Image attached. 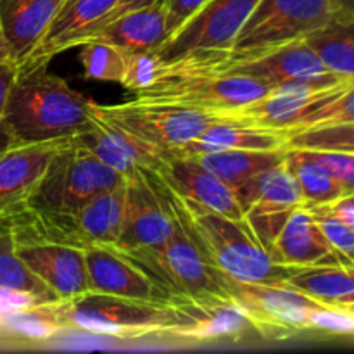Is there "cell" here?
<instances>
[{
    "label": "cell",
    "mask_w": 354,
    "mask_h": 354,
    "mask_svg": "<svg viewBox=\"0 0 354 354\" xmlns=\"http://www.w3.org/2000/svg\"><path fill=\"white\" fill-rule=\"evenodd\" d=\"M80 61L83 64L85 78L121 85L127 66V52L106 41L92 40L82 45Z\"/></svg>",
    "instance_id": "33"
},
{
    "label": "cell",
    "mask_w": 354,
    "mask_h": 354,
    "mask_svg": "<svg viewBox=\"0 0 354 354\" xmlns=\"http://www.w3.org/2000/svg\"><path fill=\"white\" fill-rule=\"evenodd\" d=\"M311 211L313 218L317 220L322 234L328 241V244L348 261L353 263L354 259V230L349 225H346L341 218L335 216L327 204L320 206H306Z\"/></svg>",
    "instance_id": "36"
},
{
    "label": "cell",
    "mask_w": 354,
    "mask_h": 354,
    "mask_svg": "<svg viewBox=\"0 0 354 354\" xmlns=\"http://www.w3.org/2000/svg\"><path fill=\"white\" fill-rule=\"evenodd\" d=\"M16 75L17 64H14V62H0V124H2L3 111H6L10 86H12L14 80H16ZM0 137H2V131H0Z\"/></svg>",
    "instance_id": "42"
},
{
    "label": "cell",
    "mask_w": 354,
    "mask_h": 354,
    "mask_svg": "<svg viewBox=\"0 0 354 354\" xmlns=\"http://www.w3.org/2000/svg\"><path fill=\"white\" fill-rule=\"evenodd\" d=\"M159 196L176 225L199 248L204 258L237 282L286 283L296 266L280 265L251 234L245 221H235L182 196L149 169Z\"/></svg>",
    "instance_id": "1"
},
{
    "label": "cell",
    "mask_w": 354,
    "mask_h": 354,
    "mask_svg": "<svg viewBox=\"0 0 354 354\" xmlns=\"http://www.w3.org/2000/svg\"><path fill=\"white\" fill-rule=\"evenodd\" d=\"M0 287L35 294L48 303H59L57 296L19 259L7 216L0 218Z\"/></svg>",
    "instance_id": "32"
},
{
    "label": "cell",
    "mask_w": 354,
    "mask_h": 354,
    "mask_svg": "<svg viewBox=\"0 0 354 354\" xmlns=\"http://www.w3.org/2000/svg\"><path fill=\"white\" fill-rule=\"evenodd\" d=\"M6 147H7V140H6V137L2 135V137H0V152H2Z\"/></svg>",
    "instance_id": "50"
},
{
    "label": "cell",
    "mask_w": 354,
    "mask_h": 354,
    "mask_svg": "<svg viewBox=\"0 0 354 354\" xmlns=\"http://www.w3.org/2000/svg\"><path fill=\"white\" fill-rule=\"evenodd\" d=\"M330 19V0H259L230 48L196 52L162 64L175 71H207L290 41L304 40Z\"/></svg>",
    "instance_id": "3"
},
{
    "label": "cell",
    "mask_w": 354,
    "mask_h": 354,
    "mask_svg": "<svg viewBox=\"0 0 354 354\" xmlns=\"http://www.w3.org/2000/svg\"><path fill=\"white\" fill-rule=\"evenodd\" d=\"M259 0H207L154 52L161 62L196 52L227 50Z\"/></svg>",
    "instance_id": "11"
},
{
    "label": "cell",
    "mask_w": 354,
    "mask_h": 354,
    "mask_svg": "<svg viewBox=\"0 0 354 354\" xmlns=\"http://www.w3.org/2000/svg\"><path fill=\"white\" fill-rule=\"evenodd\" d=\"M154 2L156 0H118L116 7H114L113 12L109 14V17H107L106 23L104 24L111 23V21H114L116 17L123 16V14H127V12H131V10H137V9H142V7L151 6V3H154Z\"/></svg>",
    "instance_id": "43"
},
{
    "label": "cell",
    "mask_w": 354,
    "mask_h": 354,
    "mask_svg": "<svg viewBox=\"0 0 354 354\" xmlns=\"http://www.w3.org/2000/svg\"><path fill=\"white\" fill-rule=\"evenodd\" d=\"M93 100L73 88L48 64L17 66L0 131L7 145L64 142L83 133Z\"/></svg>",
    "instance_id": "2"
},
{
    "label": "cell",
    "mask_w": 354,
    "mask_h": 354,
    "mask_svg": "<svg viewBox=\"0 0 354 354\" xmlns=\"http://www.w3.org/2000/svg\"><path fill=\"white\" fill-rule=\"evenodd\" d=\"M183 315V324L169 337L180 342H239L254 330L244 311L235 303H192L169 301Z\"/></svg>",
    "instance_id": "21"
},
{
    "label": "cell",
    "mask_w": 354,
    "mask_h": 354,
    "mask_svg": "<svg viewBox=\"0 0 354 354\" xmlns=\"http://www.w3.org/2000/svg\"><path fill=\"white\" fill-rule=\"evenodd\" d=\"M0 62H14L12 50H10V45L9 41H7L2 23H0ZM14 64H16V62H14Z\"/></svg>",
    "instance_id": "46"
},
{
    "label": "cell",
    "mask_w": 354,
    "mask_h": 354,
    "mask_svg": "<svg viewBox=\"0 0 354 354\" xmlns=\"http://www.w3.org/2000/svg\"><path fill=\"white\" fill-rule=\"evenodd\" d=\"M95 109L118 127L168 156H175L176 151L216 121L213 114L169 104L149 102L137 97L128 102L109 106L95 102Z\"/></svg>",
    "instance_id": "8"
},
{
    "label": "cell",
    "mask_w": 354,
    "mask_h": 354,
    "mask_svg": "<svg viewBox=\"0 0 354 354\" xmlns=\"http://www.w3.org/2000/svg\"><path fill=\"white\" fill-rule=\"evenodd\" d=\"M287 149L277 151H256V149H234V151L209 152V154L196 156L194 159L204 168L223 180L227 185L235 189L251 176L280 165L286 159Z\"/></svg>",
    "instance_id": "28"
},
{
    "label": "cell",
    "mask_w": 354,
    "mask_h": 354,
    "mask_svg": "<svg viewBox=\"0 0 354 354\" xmlns=\"http://www.w3.org/2000/svg\"><path fill=\"white\" fill-rule=\"evenodd\" d=\"M351 82L354 80H344L330 73V75L310 80V82L289 83V85L270 90L268 93L248 106L225 111L214 116L218 120L230 121V123L270 128V130H280L286 133L287 130L296 127L306 114L334 99Z\"/></svg>",
    "instance_id": "9"
},
{
    "label": "cell",
    "mask_w": 354,
    "mask_h": 354,
    "mask_svg": "<svg viewBox=\"0 0 354 354\" xmlns=\"http://www.w3.org/2000/svg\"><path fill=\"white\" fill-rule=\"evenodd\" d=\"M234 303L263 337L283 341L308 332L311 313L324 306L283 283H249L230 279Z\"/></svg>",
    "instance_id": "10"
},
{
    "label": "cell",
    "mask_w": 354,
    "mask_h": 354,
    "mask_svg": "<svg viewBox=\"0 0 354 354\" xmlns=\"http://www.w3.org/2000/svg\"><path fill=\"white\" fill-rule=\"evenodd\" d=\"M263 83L244 75H199L165 68L149 88L135 93L137 99L169 104L207 114L234 111L268 93Z\"/></svg>",
    "instance_id": "7"
},
{
    "label": "cell",
    "mask_w": 354,
    "mask_h": 354,
    "mask_svg": "<svg viewBox=\"0 0 354 354\" xmlns=\"http://www.w3.org/2000/svg\"><path fill=\"white\" fill-rule=\"evenodd\" d=\"M57 313L64 332H85L116 341L169 337L183 324V315L169 301L131 299L92 290L59 301Z\"/></svg>",
    "instance_id": "4"
},
{
    "label": "cell",
    "mask_w": 354,
    "mask_h": 354,
    "mask_svg": "<svg viewBox=\"0 0 354 354\" xmlns=\"http://www.w3.org/2000/svg\"><path fill=\"white\" fill-rule=\"evenodd\" d=\"M342 199H344V201H348L349 204H353V206H354V190H351V192H348V194H346V196L342 197Z\"/></svg>",
    "instance_id": "48"
},
{
    "label": "cell",
    "mask_w": 354,
    "mask_h": 354,
    "mask_svg": "<svg viewBox=\"0 0 354 354\" xmlns=\"http://www.w3.org/2000/svg\"><path fill=\"white\" fill-rule=\"evenodd\" d=\"M286 161L303 194L304 206L332 204L348 194L346 187L303 149H287Z\"/></svg>",
    "instance_id": "31"
},
{
    "label": "cell",
    "mask_w": 354,
    "mask_h": 354,
    "mask_svg": "<svg viewBox=\"0 0 354 354\" xmlns=\"http://www.w3.org/2000/svg\"><path fill=\"white\" fill-rule=\"evenodd\" d=\"M66 0H0V23L16 64L40 44L48 24Z\"/></svg>",
    "instance_id": "23"
},
{
    "label": "cell",
    "mask_w": 354,
    "mask_h": 354,
    "mask_svg": "<svg viewBox=\"0 0 354 354\" xmlns=\"http://www.w3.org/2000/svg\"><path fill=\"white\" fill-rule=\"evenodd\" d=\"M308 332L327 335H354V315L337 306H320L308 320Z\"/></svg>",
    "instance_id": "38"
},
{
    "label": "cell",
    "mask_w": 354,
    "mask_h": 354,
    "mask_svg": "<svg viewBox=\"0 0 354 354\" xmlns=\"http://www.w3.org/2000/svg\"><path fill=\"white\" fill-rule=\"evenodd\" d=\"M287 149L354 152V121L297 131L287 137Z\"/></svg>",
    "instance_id": "34"
},
{
    "label": "cell",
    "mask_w": 354,
    "mask_h": 354,
    "mask_svg": "<svg viewBox=\"0 0 354 354\" xmlns=\"http://www.w3.org/2000/svg\"><path fill=\"white\" fill-rule=\"evenodd\" d=\"M349 303H354V292H353V294H349V296L346 297V299L342 301V303H339L337 306H342V304H349Z\"/></svg>",
    "instance_id": "49"
},
{
    "label": "cell",
    "mask_w": 354,
    "mask_h": 354,
    "mask_svg": "<svg viewBox=\"0 0 354 354\" xmlns=\"http://www.w3.org/2000/svg\"><path fill=\"white\" fill-rule=\"evenodd\" d=\"M16 252L59 301H69L90 290L85 249L64 244H16Z\"/></svg>",
    "instance_id": "17"
},
{
    "label": "cell",
    "mask_w": 354,
    "mask_h": 354,
    "mask_svg": "<svg viewBox=\"0 0 354 354\" xmlns=\"http://www.w3.org/2000/svg\"><path fill=\"white\" fill-rule=\"evenodd\" d=\"M124 182V176L104 165L75 138H69L55 149L28 204L40 209L73 213L99 194Z\"/></svg>",
    "instance_id": "6"
},
{
    "label": "cell",
    "mask_w": 354,
    "mask_h": 354,
    "mask_svg": "<svg viewBox=\"0 0 354 354\" xmlns=\"http://www.w3.org/2000/svg\"><path fill=\"white\" fill-rule=\"evenodd\" d=\"M86 273L92 292L144 301H168L154 280L124 252L113 245L85 249Z\"/></svg>",
    "instance_id": "16"
},
{
    "label": "cell",
    "mask_w": 354,
    "mask_h": 354,
    "mask_svg": "<svg viewBox=\"0 0 354 354\" xmlns=\"http://www.w3.org/2000/svg\"><path fill=\"white\" fill-rule=\"evenodd\" d=\"M354 121V82L348 83L341 93L325 102L318 109L311 111L303 118L296 127L286 131V135L297 133V131L310 130V128L327 127V124H341Z\"/></svg>",
    "instance_id": "35"
},
{
    "label": "cell",
    "mask_w": 354,
    "mask_h": 354,
    "mask_svg": "<svg viewBox=\"0 0 354 354\" xmlns=\"http://www.w3.org/2000/svg\"><path fill=\"white\" fill-rule=\"evenodd\" d=\"M327 206H328V209L335 214V216L341 218L346 225H349V227L354 230V206L353 204H349L348 201H344V199H339V201H335V203L327 204Z\"/></svg>",
    "instance_id": "44"
},
{
    "label": "cell",
    "mask_w": 354,
    "mask_h": 354,
    "mask_svg": "<svg viewBox=\"0 0 354 354\" xmlns=\"http://www.w3.org/2000/svg\"><path fill=\"white\" fill-rule=\"evenodd\" d=\"M311 159L320 162L324 168H327L348 192L354 190V152H337V151H308Z\"/></svg>",
    "instance_id": "39"
},
{
    "label": "cell",
    "mask_w": 354,
    "mask_h": 354,
    "mask_svg": "<svg viewBox=\"0 0 354 354\" xmlns=\"http://www.w3.org/2000/svg\"><path fill=\"white\" fill-rule=\"evenodd\" d=\"M332 17L354 19V0H330Z\"/></svg>",
    "instance_id": "45"
},
{
    "label": "cell",
    "mask_w": 354,
    "mask_h": 354,
    "mask_svg": "<svg viewBox=\"0 0 354 354\" xmlns=\"http://www.w3.org/2000/svg\"><path fill=\"white\" fill-rule=\"evenodd\" d=\"M116 3L118 0H66L40 44L17 66L48 64L55 55L90 41Z\"/></svg>",
    "instance_id": "15"
},
{
    "label": "cell",
    "mask_w": 354,
    "mask_h": 354,
    "mask_svg": "<svg viewBox=\"0 0 354 354\" xmlns=\"http://www.w3.org/2000/svg\"><path fill=\"white\" fill-rule=\"evenodd\" d=\"M270 254L280 265L296 268L353 265L328 244L306 206L292 209L273 241Z\"/></svg>",
    "instance_id": "19"
},
{
    "label": "cell",
    "mask_w": 354,
    "mask_h": 354,
    "mask_svg": "<svg viewBox=\"0 0 354 354\" xmlns=\"http://www.w3.org/2000/svg\"><path fill=\"white\" fill-rule=\"evenodd\" d=\"M207 0H166V31H168V38L183 26L187 19L194 16L201 7L206 3Z\"/></svg>",
    "instance_id": "40"
},
{
    "label": "cell",
    "mask_w": 354,
    "mask_h": 354,
    "mask_svg": "<svg viewBox=\"0 0 354 354\" xmlns=\"http://www.w3.org/2000/svg\"><path fill=\"white\" fill-rule=\"evenodd\" d=\"M121 252L133 259L154 280L168 301L234 303L230 277L211 265L180 227L159 248Z\"/></svg>",
    "instance_id": "5"
},
{
    "label": "cell",
    "mask_w": 354,
    "mask_h": 354,
    "mask_svg": "<svg viewBox=\"0 0 354 354\" xmlns=\"http://www.w3.org/2000/svg\"><path fill=\"white\" fill-rule=\"evenodd\" d=\"M41 303H48V301H44L41 297L35 296V294L23 292V290L0 287V317L14 313V311L26 310V308L37 306V304Z\"/></svg>",
    "instance_id": "41"
},
{
    "label": "cell",
    "mask_w": 354,
    "mask_h": 354,
    "mask_svg": "<svg viewBox=\"0 0 354 354\" xmlns=\"http://www.w3.org/2000/svg\"><path fill=\"white\" fill-rule=\"evenodd\" d=\"M325 306H337L354 292V265L297 268L283 283Z\"/></svg>",
    "instance_id": "30"
},
{
    "label": "cell",
    "mask_w": 354,
    "mask_h": 354,
    "mask_svg": "<svg viewBox=\"0 0 354 354\" xmlns=\"http://www.w3.org/2000/svg\"><path fill=\"white\" fill-rule=\"evenodd\" d=\"M159 69H161V61L152 52L127 54V66H124L121 86L127 88L128 92H142L158 80Z\"/></svg>",
    "instance_id": "37"
},
{
    "label": "cell",
    "mask_w": 354,
    "mask_h": 354,
    "mask_svg": "<svg viewBox=\"0 0 354 354\" xmlns=\"http://www.w3.org/2000/svg\"><path fill=\"white\" fill-rule=\"evenodd\" d=\"M235 196L245 214L282 213L304 206L303 194L283 159L235 187Z\"/></svg>",
    "instance_id": "24"
},
{
    "label": "cell",
    "mask_w": 354,
    "mask_h": 354,
    "mask_svg": "<svg viewBox=\"0 0 354 354\" xmlns=\"http://www.w3.org/2000/svg\"><path fill=\"white\" fill-rule=\"evenodd\" d=\"M199 75H244L263 83L268 90H273L289 83L322 78L330 75V71L325 68L324 62L318 59L306 41L296 40L251 57L220 64L207 71H201Z\"/></svg>",
    "instance_id": "13"
},
{
    "label": "cell",
    "mask_w": 354,
    "mask_h": 354,
    "mask_svg": "<svg viewBox=\"0 0 354 354\" xmlns=\"http://www.w3.org/2000/svg\"><path fill=\"white\" fill-rule=\"evenodd\" d=\"M353 265H354V259H353Z\"/></svg>",
    "instance_id": "51"
},
{
    "label": "cell",
    "mask_w": 354,
    "mask_h": 354,
    "mask_svg": "<svg viewBox=\"0 0 354 354\" xmlns=\"http://www.w3.org/2000/svg\"><path fill=\"white\" fill-rule=\"evenodd\" d=\"M75 140L124 178H130L138 169H158L162 161L171 158L104 118L95 109V102L88 127Z\"/></svg>",
    "instance_id": "14"
},
{
    "label": "cell",
    "mask_w": 354,
    "mask_h": 354,
    "mask_svg": "<svg viewBox=\"0 0 354 354\" xmlns=\"http://www.w3.org/2000/svg\"><path fill=\"white\" fill-rule=\"evenodd\" d=\"M304 41L328 71L344 80H354V19L332 17Z\"/></svg>",
    "instance_id": "29"
},
{
    "label": "cell",
    "mask_w": 354,
    "mask_h": 354,
    "mask_svg": "<svg viewBox=\"0 0 354 354\" xmlns=\"http://www.w3.org/2000/svg\"><path fill=\"white\" fill-rule=\"evenodd\" d=\"M234 149H256V151H277L287 149V135L270 128L245 127L218 120L204 128L194 140L175 152L176 158H196L209 152L234 151Z\"/></svg>",
    "instance_id": "25"
},
{
    "label": "cell",
    "mask_w": 354,
    "mask_h": 354,
    "mask_svg": "<svg viewBox=\"0 0 354 354\" xmlns=\"http://www.w3.org/2000/svg\"><path fill=\"white\" fill-rule=\"evenodd\" d=\"M337 308H342V310H346L348 313L354 315V303H349V304H342V306H337Z\"/></svg>",
    "instance_id": "47"
},
{
    "label": "cell",
    "mask_w": 354,
    "mask_h": 354,
    "mask_svg": "<svg viewBox=\"0 0 354 354\" xmlns=\"http://www.w3.org/2000/svg\"><path fill=\"white\" fill-rule=\"evenodd\" d=\"M127 209V182L123 185L99 194L83 204L75 213L76 225L90 245H116L121 237Z\"/></svg>",
    "instance_id": "27"
},
{
    "label": "cell",
    "mask_w": 354,
    "mask_h": 354,
    "mask_svg": "<svg viewBox=\"0 0 354 354\" xmlns=\"http://www.w3.org/2000/svg\"><path fill=\"white\" fill-rule=\"evenodd\" d=\"M166 17H168L166 0H156L151 6L131 10L104 24L93 35L92 40L106 41L127 54H137V52L154 54L168 38Z\"/></svg>",
    "instance_id": "22"
},
{
    "label": "cell",
    "mask_w": 354,
    "mask_h": 354,
    "mask_svg": "<svg viewBox=\"0 0 354 354\" xmlns=\"http://www.w3.org/2000/svg\"><path fill=\"white\" fill-rule=\"evenodd\" d=\"M59 144L7 145L0 152V218L28 204Z\"/></svg>",
    "instance_id": "20"
},
{
    "label": "cell",
    "mask_w": 354,
    "mask_h": 354,
    "mask_svg": "<svg viewBox=\"0 0 354 354\" xmlns=\"http://www.w3.org/2000/svg\"><path fill=\"white\" fill-rule=\"evenodd\" d=\"M154 171L171 189L194 203L235 221H244V211L239 204L235 190L204 168L197 159L171 156Z\"/></svg>",
    "instance_id": "18"
},
{
    "label": "cell",
    "mask_w": 354,
    "mask_h": 354,
    "mask_svg": "<svg viewBox=\"0 0 354 354\" xmlns=\"http://www.w3.org/2000/svg\"><path fill=\"white\" fill-rule=\"evenodd\" d=\"M178 230L175 218L159 196L149 169L127 178V209L121 237L113 248L121 251L159 248Z\"/></svg>",
    "instance_id": "12"
},
{
    "label": "cell",
    "mask_w": 354,
    "mask_h": 354,
    "mask_svg": "<svg viewBox=\"0 0 354 354\" xmlns=\"http://www.w3.org/2000/svg\"><path fill=\"white\" fill-rule=\"evenodd\" d=\"M57 303H41L0 317V349H38L62 334Z\"/></svg>",
    "instance_id": "26"
}]
</instances>
